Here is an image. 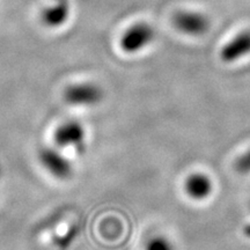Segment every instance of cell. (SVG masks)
I'll list each match as a JSON object with an SVG mask.
<instances>
[{"mask_svg": "<svg viewBox=\"0 0 250 250\" xmlns=\"http://www.w3.org/2000/svg\"><path fill=\"white\" fill-rule=\"evenodd\" d=\"M62 99L73 107H93L101 102L103 90L93 83H73L64 89Z\"/></svg>", "mask_w": 250, "mask_h": 250, "instance_id": "6da1fadb", "label": "cell"}, {"mask_svg": "<svg viewBox=\"0 0 250 250\" xmlns=\"http://www.w3.org/2000/svg\"><path fill=\"white\" fill-rule=\"evenodd\" d=\"M85 140V127L77 120L62 122L56 127L54 132V142L58 147H74L77 151L83 152Z\"/></svg>", "mask_w": 250, "mask_h": 250, "instance_id": "7a4b0ae2", "label": "cell"}, {"mask_svg": "<svg viewBox=\"0 0 250 250\" xmlns=\"http://www.w3.org/2000/svg\"><path fill=\"white\" fill-rule=\"evenodd\" d=\"M39 160L43 168L56 180L67 181L73 175V167L70 160L57 148H42L39 153Z\"/></svg>", "mask_w": 250, "mask_h": 250, "instance_id": "3957f363", "label": "cell"}, {"mask_svg": "<svg viewBox=\"0 0 250 250\" xmlns=\"http://www.w3.org/2000/svg\"><path fill=\"white\" fill-rule=\"evenodd\" d=\"M155 37V31L147 23H136L124 33L121 40V46L125 52L134 54L148 44H151Z\"/></svg>", "mask_w": 250, "mask_h": 250, "instance_id": "277c9868", "label": "cell"}, {"mask_svg": "<svg viewBox=\"0 0 250 250\" xmlns=\"http://www.w3.org/2000/svg\"><path fill=\"white\" fill-rule=\"evenodd\" d=\"M173 21L177 30L187 35H203L210 29L208 18L198 12H180L175 15Z\"/></svg>", "mask_w": 250, "mask_h": 250, "instance_id": "5b68a950", "label": "cell"}, {"mask_svg": "<svg viewBox=\"0 0 250 250\" xmlns=\"http://www.w3.org/2000/svg\"><path fill=\"white\" fill-rule=\"evenodd\" d=\"M250 54V30L237 34L221 49L220 58L225 62L239 61Z\"/></svg>", "mask_w": 250, "mask_h": 250, "instance_id": "8992f818", "label": "cell"}, {"mask_svg": "<svg viewBox=\"0 0 250 250\" xmlns=\"http://www.w3.org/2000/svg\"><path fill=\"white\" fill-rule=\"evenodd\" d=\"M186 191L189 197L196 201L205 199L212 191L211 180L205 174H191L186 181Z\"/></svg>", "mask_w": 250, "mask_h": 250, "instance_id": "52a82bcc", "label": "cell"}, {"mask_svg": "<svg viewBox=\"0 0 250 250\" xmlns=\"http://www.w3.org/2000/svg\"><path fill=\"white\" fill-rule=\"evenodd\" d=\"M145 250H174V247L169 240L166 237L154 236L146 243Z\"/></svg>", "mask_w": 250, "mask_h": 250, "instance_id": "ba28073f", "label": "cell"}, {"mask_svg": "<svg viewBox=\"0 0 250 250\" xmlns=\"http://www.w3.org/2000/svg\"><path fill=\"white\" fill-rule=\"evenodd\" d=\"M77 234H78V229L76 227H73L71 228V229L68 230L64 236L57 237L54 242L55 250H68L70 246L72 245V242H73V240L76 239Z\"/></svg>", "mask_w": 250, "mask_h": 250, "instance_id": "9c48e42d", "label": "cell"}, {"mask_svg": "<svg viewBox=\"0 0 250 250\" xmlns=\"http://www.w3.org/2000/svg\"><path fill=\"white\" fill-rule=\"evenodd\" d=\"M235 169L241 174L250 173V149L237 159L235 162Z\"/></svg>", "mask_w": 250, "mask_h": 250, "instance_id": "30bf717a", "label": "cell"}, {"mask_svg": "<svg viewBox=\"0 0 250 250\" xmlns=\"http://www.w3.org/2000/svg\"><path fill=\"white\" fill-rule=\"evenodd\" d=\"M245 234L248 237H250V225H247V226L245 227Z\"/></svg>", "mask_w": 250, "mask_h": 250, "instance_id": "8fae6325", "label": "cell"}]
</instances>
